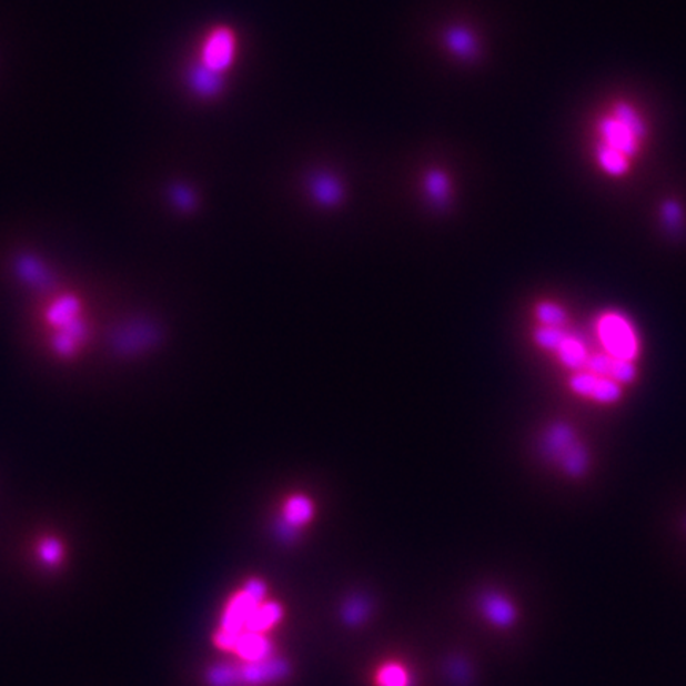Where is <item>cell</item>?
<instances>
[{
    "label": "cell",
    "mask_w": 686,
    "mask_h": 686,
    "mask_svg": "<svg viewBox=\"0 0 686 686\" xmlns=\"http://www.w3.org/2000/svg\"><path fill=\"white\" fill-rule=\"evenodd\" d=\"M647 138V127L628 103H618L599 123L597 164L612 176L628 172L630 158L636 157Z\"/></svg>",
    "instance_id": "6da1fadb"
},
{
    "label": "cell",
    "mask_w": 686,
    "mask_h": 686,
    "mask_svg": "<svg viewBox=\"0 0 686 686\" xmlns=\"http://www.w3.org/2000/svg\"><path fill=\"white\" fill-rule=\"evenodd\" d=\"M46 319L51 332V345L61 357H73L88 341L90 327L83 315L80 299L62 294L48 305Z\"/></svg>",
    "instance_id": "7a4b0ae2"
},
{
    "label": "cell",
    "mask_w": 686,
    "mask_h": 686,
    "mask_svg": "<svg viewBox=\"0 0 686 686\" xmlns=\"http://www.w3.org/2000/svg\"><path fill=\"white\" fill-rule=\"evenodd\" d=\"M538 450H541L545 460L558 464L561 471L567 477L582 478L588 472V448L578 441V435L569 423L556 422L549 424L545 433L542 434Z\"/></svg>",
    "instance_id": "3957f363"
},
{
    "label": "cell",
    "mask_w": 686,
    "mask_h": 686,
    "mask_svg": "<svg viewBox=\"0 0 686 686\" xmlns=\"http://www.w3.org/2000/svg\"><path fill=\"white\" fill-rule=\"evenodd\" d=\"M596 331L604 352L619 360L636 361L639 339L633 323L626 316L608 312L597 320Z\"/></svg>",
    "instance_id": "277c9868"
},
{
    "label": "cell",
    "mask_w": 686,
    "mask_h": 686,
    "mask_svg": "<svg viewBox=\"0 0 686 686\" xmlns=\"http://www.w3.org/2000/svg\"><path fill=\"white\" fill-rule=\"evenodd\" d=\"M569 385L578 396L588 397L599 404H615L623 396V385L615 380L601 377L588 371L575 372L569 380Z\"/></svg>",
    "instance_id": "5b68a950"
},
{
    "label": "cell",
    "mask_w": 686,
    "mask_h": 686,
    "mask_svg": "<svg viewBox=\"0 0 686 686\" xmlns=\"http://www.w3.org/2000/svg\"><path fill=\"white\" fill-rule=\"evenodd\" d=\"M234 53L235 42L232 32L228 29H216L205 39L201 64L221 73L232 64Z\"/></svg>",
    "instance_id": "8992f818"
},
{
    "label": "cell",
    "mask_w": 686,
    "mask_h": 686,
    "mask_svg": "<svg viewBox=\"0 0 686 686\" xmlns=\"http://www.w3.org/2000/svg\"><path fill=\"white\" fill-rule=\"evenodd\" d=\"M481 611L485 618L497 628H511L518 618L514 603L507 596L497 592L485 593L481 597Z\"/></svg>",
    "instance_id": "52a82bcc"
},
{
    "label": "cell",
    "mask_w": 686,
    "mask_h": 686,
    "mask_svg": "<svg viewBox=\"0 0 686 686\" xmlns=\"http://www.w3.org/2000/svg\"><path fill=\"white\" fill-rule=\"evenodd\" d=\"M555 355L558 356L559 363L564 367L571 369L574 372L584 371L586 361L589 357L585 342L578 339L577 335L571 334V332H567Z\"/></svg>",
    "instance_id": "ba28073f"
},
{
    "label": "cell",
    "mask_w": 686,
    "mask_h": 686,
    "mask_svg": "<svg viewBox=\"0 0 686 686\" xmlns=\"http://www.w3.org/2000/svg\"><path fill=\"white\" fill-rule=\"evenodd\" d=\"M313 515V505L305 496H293L283 507V525L287 531L297 529L310 522Z\"/></svg>",
    "instance_id": "9c48e42d"
},
{
    "label": "cell",
    "mask_w": 686,
    "mask_h": 686,
    "mask_svg": "<svg viewBox=\"0 0 686 686\" xmlns=\"http://www.w3.org/2000/svg\"><path fill=\"white\" fill-rule=\"evenodd\" d=\"M37 558L48 569H58L65 559V545L54 536L42 537L37 544Z\"/></svg>",
    "instance_id": "30bf717a"
},
{
    "label": "cell",
    "mask_w": 686,
    "mask_h": 686,
    "mask_svg": "<svg viewBox=\"0 0 686 686\" xmlns=\"http://www.w3.org/2000/svg\"><path fill=\"white\" fill-rule=\"evenodd\" d=\"M221 83H223L221 73L205 68V65L201 64V68H195L193 72H191V88H193L198 94L204 95V98L215 95L216 92L221 90Z\"/></svg>",
    "instance_id": "8fae6325"
},
{
    "label": "cell",
    "mask_w": 686,
    "mask_h": 686,
    "mask_svg": "<svg viewBox=\"0 0 686 686\" xmlns=\"http://www.w3.org/2000/svg\"><path fill=\"white\" fill-rule=\"evenodd\" d=\"M312 193L315 195L316 201L324 205L337 204L342 198L337 180L330 175L315 176L312 182Z\"/></svg>",
    "instance_id": "7c38bea8"
},
{
    "label": "cell",
    "mask_w": 686,
    "mask_h": 686,
    "mask_svg": "<svg viewBox=\"0 0 686 686\" xmlns=\"http://www.w3.org/2000/svg\"><path fill=\"white\" fill-rule=\"evenodd\" d=\"M379 686H411V674L400 663H386L377 673Z\"/></svg>",
    "instance_id": "4fadbf2b"
},
{
    "label": "cell",
    "mask_w": 686,
    "mask_h": 686,
    "mask_svg": "<svg viewBox=\"0 0 686 686\" xmlns=\"http://www.w3.org/2000/svg\"><path fill=\"white\" fill-rule=\"evenodd\" d=\"M536 316L541 326L564 327L567 323L566 310L553 302H541L536 307Z\"/></svg>",
    "instance_id": "5bb4252c"
},
{
    "label": "cell",
    "mask_w": 686,
    "mask_h": 686,
    "mask_svg": "<svg viewBox=\"0 0 686 686\" xmlns=\"http://www.w3.org/2000/svg\"><path fill=\"white\" fill-rule=\"evenodd\" d=\"M566 327L541 326L534 332V342L545 352L555 353L567 335Z\"/></svg>",
    "instance_id": "9a60e30c"
},
{
    "label": "cell",
    "mask_w": 686,
    "mask_h": 686,
    "mask_svg": "<svg viewBox=\"0 0 686 686\" xmlns=\"http://www.w3.org/2000/svg\"><path fill=\"white\" fill-rule=\"evenodd\" d=\"M446 42L461 58H472L475 51H477L474 37L470 32L464 31V29H453V31H450Z\"/></svg>",
    "instance_id": "2e32d148"
},
{
    "label": "cell",
    "mask_w": 686,
    "mask_h": 686,
    "mask_svg": "<svg viewBox=\"0 0 686 686\" xmlns=\"http://www.w3.org/2000/svg\"><path fill=\"white\" fill-rule=\"evenodd\" d=\"M684 212H682L680 205L675 201L664 202L663 205V223L664 228L670 232V235H677L678 232L684 231Z\"/></svg>",
    "instance_id": "e0dca14e"
},
{
    "label": "cell",
    "mask_w": 686,
    "mask_h": 686,
    "mask_svg": "<svg viewBox=\"0 0 686 686\" xmlns=\"http://www.w3.org/2000/svg\"><path fill=\"white\" fill-rule=\"evenodd\" d=\"M426 190L435 204L445 205L446 198H448V182L444 173L431 172L426 179Z\"/></svg>",
    "instance_id": "ac0fdd59"
},
{
    "label": "cell",
    "mask_w": 686,
    "mask_h": 686,
    "mask_svg": "<svg viewBox=\"0 0 686 686\" xmlns=\"http://www.w3.org/2000/svg\"><path fill=\"white\" fill-rule=\"evenodd\" d=\"M176 194V202H179V204H182V202L184 201V206H186V209H190L191 204H193V198H191L190 193H186V190H182V188H180L179 193Z\"/></svg>",
    "instance_id": "d6986e66"
},
{
    "label": "cell",
    "mask_w": 686,
    "mask_h": 686,
    "mask_svg": "<svg viewBox=\"0 0 686 686\" xmlns=\"http://www.w3.org/2000/svg\"><path fill=\"white\" fill-rule=\"evenodd\" d=\"M685 525H686V522H685Z\"/></svg>",
    "instance_id": "ffe728a7"
}]
</instances>
